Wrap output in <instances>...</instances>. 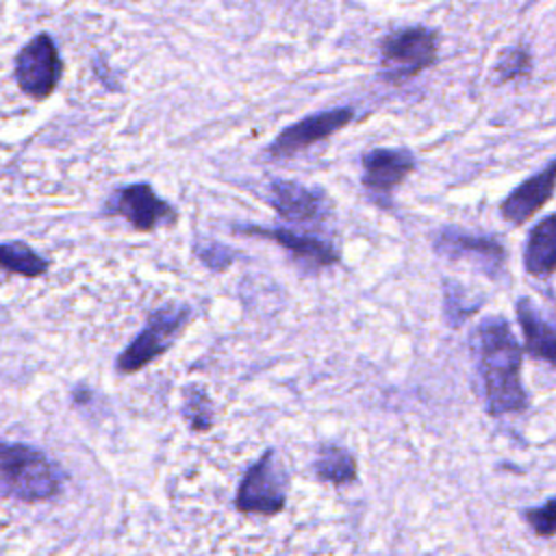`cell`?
<instances>
[{
    "instance_id": "d6986e66",
    "label": "cell",
    "mask_w": 556,
    "mask_h": 556,
    "mask_svg": "<svg viewBox=\"0 0 556 556\" xmlns=\"http://www.w3.org/2000/svg\"><path fill=\"white\" fill-rule=\"evenodd\" d=\"M521 517L532 528V532L541 539H549L556 534V495L549 497L541 506H530L521 510Z\"/></svg>"
},
{
    "instance_id": "6da1fadb",
    "label": "cell",
    "mask_w": 556,
    "mask_h": 556,
    "mask_svg": "<svg viewBox=\"0 0 556 556\" xmlns=\"http://www.w3.org/2000/svg\"><path fill=\"white\" fill-rule=\"evenodd\" d=\"M473 367L484 410L491 417L523 413L530 404L521 382L523 350L506 317H484L471 337Z\"/></svg>"
},
{
    "instance_id": "44dd1931",
    "label": "cell",
    "mask_w": 556,
    "mask_h": 556,
    "mask_svg": "<svg viewBox=\"0 0 556 556\" xmlns=\"http://www.w3.org/2000/svg\"><path fill=\"white\" fill-rule=\"evenodd\" d=\"M495 72L500 74V80H513L521 74L530 72V54L526 48H508L500 56Z\"/></svg>"
},
{
    "instance_id": "e0dca14e",
    "label": "cell",
    "mask_w": 556,
    "mask_h": 556,
    "mask_svg": "<svg viewBox=\"0 0 556 556\" xmlns=\"http://www.w3.org/2000/svg\"><path fill=\"white\" fill-rule=\"evenodd\" d=\"M0 269L26 278H37L46 274L48 261L39 256L30 245L22 241H9L0 243Z\"/></svg>"
},
{
    "instance_id": "5bb4252c",
    "label": "cell",
    "mask_w": 556,
    "mask_h": 556,
    "mask_svg": "<svg viewBox=\"0 0 556 556\" xmlns=\"http://www.w3.org/2000/svg\"><path fill=\"white\" fill-rule=\"evenodd\" d=\"M515 313L523 332V350L532 358L556 367V324H552L526 295L517 298Z\"/></svg>"
},
{
    "instance_id": "ffe728a7",
    "label": "cell",
    "mask_w": 556,
    "mask_h": 556,
    "mask_svg": "<svg viewBox=\"0 0 556 556\" xmlns=\"http://www.w3.org/2000/svg\"><path fill=\"white\" fill-rule=\"evenodd\" d=\"M195 254L198 258L213 271H224L228 269L232 263H235V250L226 248L224 243H217V241H206V239H200L195 243Z\"/></svg>"
},
{
    "instance_id": "9a60e30c",
    "label": "cell",
    "mask_w": 556,
    "mask_h": 556,
    "mask_svg": "<svg viewBox=\"0 0 556 556\" xmlns=\"http://www.w3.org/2000/svg\"><path fill=\"white\" fill-rule=\"evenodd\" d=\"M523 267L534 278H547L556 271V213L543 217L528 232Z\"/></svg>"
},
{
    "instance_id": "ac0fdd59",
    "label": "cell",
    "mask_w": 556,
    "mask_h": 556,
    "mask_svg": "<svg viewBox=\"0 0 556 556\" xmlns=\"http://www.w3.org/2000/svg\"><path fill=\"white\" fill-rule=\"evenodd\" d=\"M182 393H185L182 417L189 424V428L195 432L211 430V426L215 421V413H213V404H211L206 391L200 384H189V387H185Z\"/></svg>"
},
{
    "instance_id": "7402d4cb",
    "label": "cell",
    "mask_w": 556,
    "mask_h": 556,
    "mask_svg": "<svg viewBox=\"0 0 556 556\" xmlns=\"http://www.w3.org/2000/svg\"><path fill=\"white\" fill-rule=\"evenodd\" d=\"M467 298L460 295V285L458 282H450L445 280V313L452 326H460L463 319L471 317L476 311L465 306Z\"/></svg>"
},
{
    "instance_id": "ba28073f",
    "label": "cell",
    "mask_w": 556,
    "mask_h": 556,
    "mask_svg": "<svg viewBox=\"0 0 556 556\" xmlns=\"http://www.w3.org/2000/svg\"><path fill=\"white\" fill-rule=\"evenodd\" d=\"M106 213L124 217L139 232H150L163 224L176 222V211L146 182L119 189L115 198L109 200Z\"/></svg>"
},
{
    "instance_id": "9c48e42d",
    "label": "cell",
    "mask_w": 556,
    "mask_h": 556,
    "mask_svg": "<svg viewBox=\"0 0 556 556\" xmlns=\"http://www.w3.org/2000/svg\"><path fill=\"white\" fill-rule=\"evenodd\" d=\"M269 204L291 224H321L330 215V202L324 191L293 180H274L269 185Z\"/></svg>"
},
{
    "instance_id": "3957f363",
    "label": "cell",
    "mask_w": 556,
    "mask_h": 556,
    "mask_svg": "<svg viewBox=\"0 0 556 556\" xmlns=\"http://www.w3.org/2000/svg\"><path fill=\"white\" fill-rule=\"evenodd\" d=\"M191 319V308L185 302H172L161 308H156L143 330L135 337L132 343L117 356V371L119 374H137L146 365H150L154 358L165 354L178 334L185 330V326Z\"/></svg>"
},
{
    "instance_id": "52a82bcc",
    "label": "cell",
    "mask_w": 556,
    "mask_h": 556,
    "mask_svg": "<svg viewBox=\"0 0 556 556\" xmlns=\"http://www.w3.org/2000/svg\"><path fill=\"white\" fill-rule=\"evenodd\" d=\"M434 252L450 261L467 258L493 280H500L506 269V248L495 237L473 235L456 226H447L437 232Z\"/></svg>"
},
{
    "instance_id": "5b68a950",
    "label": "cell",
    "mask_w": 556,
    "mask_h": 556,
    "mask_svg": "<svg viewBox=\"0 0 556 556\" xmlns=\"http://www.w3.org/2000/svg\"><path fill=\"white\" fill-rule=\"evenodd\" d=\"M380 54L389 76H413L437 61V33L426 26H408L395 30L382 41Z\"/></svg>"
},
{
    "instance_id": "8992f818",
    "label": "cell",
    "mask_w": 556,
    "mask_h": 556,
    "mask_svg": "<svg viewBox=\"0 0 556 556\" xmlns=\"http://www.w3.org/2000/svg\"><path fill=\"white\" fill-rule=\"evenodd\" d=\"M61 59L50 35L39 33L15 56V80L33 100L48 98L61 78Z\"/></svg>"
},
{
    "instance_id": "277c9868",
    "label": "cell",
    "mask_w": 556,
    "mask_h": 556,
    "mask_svg": "<svg viewBox=\"0 0 556 556\" xmlns=\"http://www.w3.org/2000/svg\"><path fill=\"white\" fill-rule=\"evenodd\" d=\"M287 506V473L276 452L269 447L248 467L237 493L235 508L245 515H278Z\"/></svg>"
},
{
    "instance_id": "2e32d148",
    "label": "cell",
    "mask_w": 556,
    "mask_h": 556,
    "mask_svg": "<svg viewBox=\"0 0 556 556\" xmlns=\"http://www.w3.org/2000/svg\"><path fill=\"white\" fill-rule=\"evenodd\" d=\"M313 471L321 482H330L334 486L352 484L358 476L354 456L345 447L330 443L319 445L317 456L313 460Z\"/></svg>"
},
{
    "instance_id": "7a4b0ae2",
    "label": "cell",
    "mask_w": 556,
    "mask_h": 556,
    "mask_svg": "<svg viewBox=\"0 0 556 556\" xmlns=\"http://www.w3.org/2000/svg\"><path fill=\"white\" fill-rule=\"evenodd\" d=\"M61 467L41 450L26 443L0 441V495L22 502H43L59 495Z\"/></svg>"
},
{
    "instance_id": "30bf717a",
    "label": "cell",
    "mask_w": 556,
    "mask_h": 556,
    "mask_svg": "<svg viewBox=\"0 0 556 556\" xmlns=\"http://www.w3.org/2000/svg\"><path fill=\"white\" fill-rule=\"evenodd\" d=\"M354 111L343 106V109H332V111H324V113H315L308 115L291 126H287L276 141L269 148V154L274 159L280 156H291L326 137H330L332 132H337L339 128H343L348 122H352Z\"/></svg>"
},
{
    "instance_id": "4fadbf2b",
    "label": "cell",
    "mask_w": 556,
    "mask_h": 556,
    "mask_svg": "<svg viewBox=\"0 0 556 556\" xmlns=\"http://www.w3.org/2000/svg\"><path fill=\"white\" fill-rule=\"evenodd\" d=\"M363 185L374 195L389 198L391 191L402 185L415 169V159L408 150L378 148L363 154Z\"/></svg>"
},
{
    "instance_id": "7c38bea8",
    "label": "cell",
    "mask_w": 556,
    "mask_h": 556,
    "mask_svg": "<svg viewBox=\"0 0 556 556\" xmlns=\"http://www.w3.org/2000/svg\"><path fill=\"white\" fill-rule=\"evenodd\" d=\"M556 189V159L543 169L517 185L500 204V213L513 226L526 224L539 208H543Z\"/></svg>"
},
{
    "instance_id": "8fae6325",
    "label": "cell",
    "mask_w": 556,
    "mask_h": 556,
    "mask_svg": "<svg viewBox=\"0 0 556 556\" xmlns=\"http://www.w3.org/2000/svg\"><path fill=\"white\" fill-rule=\"evenodd\" d=\"M239 232L243 235H254V237H265L276 241L280 248H285L300 265L308 267V269H321V267H330L339 263V252L337 248L326 241L319 239L315 235H302L295 232L291 228H261V226H237Z\"/></svg>"
}]
</instances>
